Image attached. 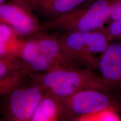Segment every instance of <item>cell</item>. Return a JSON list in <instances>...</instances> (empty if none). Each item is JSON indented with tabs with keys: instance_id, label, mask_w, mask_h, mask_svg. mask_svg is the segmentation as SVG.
Wrapping results in <instances>:
<instances>
[{
	"instance_id": "13",
	"label": "cell",
	"mask_w": 121,
	"mask_h": 121,
	"mask_svg": "<svg viewBox=\"0 0 121 121\" xmlns=\"http://www.w3.org/2000/svg\"><path fill=\"white\" fill-rule=\"evenodd\" d=\"M31 74L28 71L22 70L0 78V96L6 95L11 90L22 82L26 75Z\"/></svg>"
},
{
	"instance_id": "3",
	"label": "cell",
	"mask_w": 121,
	"mask_h": 121,
	"mask_svg": "<svg viewBox=\"0 0 121 121\" xmlns=\"http://www.w3.org/2000/svg\"><path fill=\"white\" fill-rule=\"evenodd\" d=\"M58 36L66 53L80 67L95 69L98 59L110 42L100 30L94 31H75Z\"/></svg>"
},
{
	"instance_id": "11",
	"label": "cell",
	"mask_w": 121,
	"mask_h": 121,
	"mask_svg": "<svg viewBox=\"0 0 121 121\" xmlns=\"http://www.w3.org/2000/svg\"><path fill=\"white\" fill-rule=\"evenodd\" d=\"M24 39L11 26L0 23V56L18 59Z\"/></svg>"
},
{
	"instance_id": "6",
	"label": "cell",
	"mask_w": 121,
	"mask_h": 121,
	"mask_svg": "<svg viewBox=\"0 0 121 121\" xmlns=\"http://www.w3.org/2000/svg\"><path fill=\"white\" fill-rule=\"evenodd\" d=\"M46 91L33 80L32 83H21L7 94L4 116L7 121H30L38 104Z\"/></svg>"
},
{
	"instance_id": "5",
	"label": "cell",
	"mask_w": 121,
	"mask_h": 121,
	"mask_svg": "<svg viewBox=\"0 0 121 121\" xmlns=\"http://www.w3.org/2000/svg\"><path fill=\"white\" fill-rule=\"evenodd\" d=\"M34 35L37 41L38 53L28 66L31 73H41L64 68L80 67L65 52L58 36L41 31Z\"/></svg>"
},
{
	"instance_id": "15",
	"label": "cell",
	"mask_w": 121,
	"mask_h": 121,
	"mask_svg": "<svg viewBox=\"0 0 121 121\" xmlns=\"http://www.w3.org/2000/svg\"><path fill=\"white\" fill-rule=\"evenodd\" d=\"M100 30L110 42L121 40V18L110 21L108 25H105Z\"/></svg>"
},
{
	"instance_id": "14",
	"label": "cell",
	"mask_w": 121,
	"mask_h": 121,
	"mask_svg": "<svg viewBox=\"0 0 121 121\" xmlns=\"http://www.w3.org/2000/svg\"><path fill=\"white\" fill-rule=\"evenodd\" d=\"M120 113L113 109H106L78 117L75 121H120Z\"/></svg>"
},
{
	"instance_id": "18",
	"label": "cell",
	"mask_w": 121,
	"mask_h": 121,
	"mask_svg": "<svg viewBox=\"0 0 121 121\" xmlns=\"http://www.w3.org/2000/svg\"><path fill=\"white\" fill-rule=\"evenodd\" d=\"M6 0H0V6H1L3 4H4V3L6 2Z\"/></svg>"
},
{
	"instance_id": "9",
	"label": "cell",
	"mask_w": 121,
	"mask_h": 121,
	"mask_svg": "<svg viewBox=\"0 0 121 121\" xmlns=\"http://www.w3.org/2000/svg\"><path fill=\"white\" fill-rule=\"evenodd\" d=\"M88 0H36L31 10L46 20L72 11Z\"/></svg>"
},
{
	"instance_id": "12",
	"label": "cell",
	"mask_w": 121,
	"mask_h": 121,
	"mask_svg": "<svg viewBox=\"0 0 121 121\" xmlns=\"http://www.w3.org/2000/svg\"><path fill=\"white\" fill-rule=\"evenodd\" d=\"M22 70L28 71L30 73L26 65L19 59L0 56V78Z\"/></svg>"
},
{
	"instance_id": "17",
	"label": "cell",
	"mask_w": 121,
	"mask_h": 121,
	"mask_svg": "<svg viewBox=\"0 0 121 121\" xmlns=\"http://www.w3.org/2000/svg\"><path fill=\"white\" fill-rule=\"evenodd\" d=\"M10 1L22 4L31 10V6H32L33 4L35 2L36 0H10Z\"/></svg>"
},
{
	"instance_id": "16",
	"label": "cell",
	"mask_w": 121,
	"mask_h": 121,
	"mask_svg": "<svg viewBox=\"0 0 121 121\" xmlns=\"http://www.w3.org/2000/svg\"><path fill=\"white\" fill-rule=\"evenodd\" d=\"M121 18V0H119L115 4L112 9L109 22Z\"/></svg>"
},
{
	"instance_id": "7",
	"label": "cell",
	"mask_w": 121,
	"mask_h": 121,
	"mask_svg": "<svg viewBox=\"0 0 121 121\" xmlns=\"http://www.w3.org/2000/svg\"><path fill=\"white\" fill-rule=\"evenodd\" d=\"M0 23L11 26L20 37H31L42 31V23L34 12L9 0L0 6Z\"/></svg>"
},
{
	"instance_id": "8",
	"label": "cell",
	"mask_w": 121,
	"mask_h": 121,
	"mask_svg": "<svg viewBox=\"0 0 121 121\" xmlns=\"http://www.w3.org/2000/svg\"><path fill=\"white\" fill-rule=\"evenodd\" d=\"M96 69L113 93L121 90V40L109 43L98 59Z\"/></svg>"
},
{
	"instance_id": "2",
	"label": "cell",
	"mask_w": 121,
	"mask_h": 121,
	"mask_svg": "<svg viewBox=\"0 0 121 121\" xmlns=\"http://www.w3.org/2000/svg\"><path fill=\"white\" fill-rule=\"evenodd\" d=\"M33 81L46 93L65 98L77 92L93 89L113 94L104 84L99 74L86 67H69L37 73Z\"/></svg>"
},
{
	"instance_id": "1",
	"label": "cell",
	"mask_w": 121,
	"mask_h": 121,
	"mask_svg": "<svg viewBox=\"0 0 121 121\" xmlns=\"http://www.w3.org/2000/svg\"><path fill=\"white\" fill-rule=\"evenodd\" d=\"M119 0H88L72 11L42 22V30L62 33L99 30L109 22L113 5Z\"/></svg>"
},
{
	"instance_id": "10",
	"label": "cell",
	"mask_w": 121,
	"mask_h": 121,
	"mask_svg": "<svg viewBox=\"0 0 121 121\" xmlns=\"http://www.w3.org/2000/svg\"><path fill=\"white\" fill-rule=\"evenodd\" d=\"M65 119L62 98L46 93L38 104L30 121H58Z\"/></svg>"
},
{
	"instance_id": "4",
	"label": "cell",
	"mask_w": 121,
	"mask_h": 121,
	"mask_svg": "<svg viewBox=\"0 0 121 121\" xmlns=\"http://www.w3.org/2000/svg\"><path fill=\"white\" fill-rule=\"evenodd\" d=\"M113 94L97 89H85L63 98L65 119L75 121L78 118L106 109L121 113V102Z\"/></svg>"
}]
</instances>
